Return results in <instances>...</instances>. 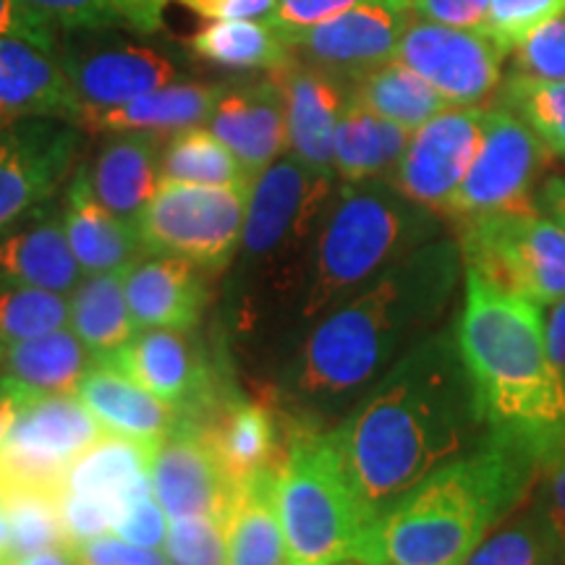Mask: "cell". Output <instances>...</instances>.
I'll return each instance as SVG.
<instances>
[{
  "instance_id": "obj_55",
  "label": "cell",
  "mask_w": 565,
  "mask_h": 565,
  "mask_svg": "<svg viewBox=\"0 0 565 565\" xmlns=\"http://www.w3.org/2000/svg\"><path fill=\"white\" fill-rule=\"evenodd\" d=\"M13 565H74L66 547H51L40 550V553H32L26 557H19V561H11Z\"/></svg>"
},
{
  "instance_id": "obj_14",
  "label": "cell",
  "mask_w": 565,
  "mask_h": 565,
  "mask_svg": "<svg viewBox=\"0 0 565 565\" xmlns=\"http://www.w3.org/2000/svg\"><path fill=\"white\" fill-rule=\"evenodd\" d=\"M508 51L484 30H456L427 19H412L401 34V61L450 105H479L500 87Z\"/></svg>"
},
{
  "instance_id": "obj_45",
  "label": "cell",
  "mask_w": 565,
  "mask_h": 565,
  "mask_svg": "<svg viewBox=\"0 0 565 565\" xmlns=\"http://www.w3.org/2000/svg\"><path fill=\"white\" fill-rule=\"evenodd\" d=\"M529 503L547 524L561 553V563L565 565V437L542 456L540 477H536Z\"/></svg>"
},
{
  "instance_id": "obj_1",
  "label": "cell",
  "mask_w": 565,
  "mask_h": 565,
  "mask_svg": "<svg viewBox=\"0 0 565 565\" xmlns=\"http://www.w3.org/2000/svg\"><path fill=\"white\" fill-rule=\"evenodd\" d=\"M463 270L458 238L440 236L322 315L282 364L278 406L301 424L333 427L414 343L443 328Z\"/></svg>"
},
{
  "instance_id": "obj_15",
  "label": "cell",
  "mask_w": 565,
  "mask_h": 565,
  "mask_svg": "<svg viewBox=\"0 0 565 565\" xmlns=\"http://www.w3.org/2000/svg\"><path fill=\"white\" fill-rule=\"evenodd\" d=\"M412 13L408 0H366L307 30L282 34V40L296 58L353 84L395 61Z\"/></svg>"
},
{
  "instance_id": "obj_31",
  "label": "cell",
  "mask_w": 565,
  "mask_h": 565,
  "mask_svg": "<svg viewBox=\"0 0 565 565\" xmlns=\"http://www.w3.org/2000/svg\"><path fill=\"white\" fill-rule=\"evenodd\" d=\"M68 328L79 335L92 362L110 364L139 330L126 299V270L84 275L68 296Z\"/></svg>"
},
{
  "instance_id": "obj_30",
  "label": "cell",
  "mask_w": 565,
  "mask_h": 565,
  "mask_svg": "<svg viewBox=\"0 0 565 565\" xmlns=\"http://www.w3.org/2000/svg\"><path fill=\"white\" fill-rule=\"evenodd\" d=\"M412 131L372 113L349 95L338 118L333 141V171L341 183L387 179L404 158Z\"/></svg>"
},
{
  "instance_id": "obj_58",
  "label": "cell",
  "mask_w": 565,
  "mask_h": 565,
  "mask_svg": "<svg viewBox=\"0 0 565 565\" xmlns=\"http://www.w3.org/2000/svg\"><path fill=\"white\" fill-rule=\"evenodd\" d=\"M335 565H364V563H359V561H343V563H335Z\"/></svg>"
},
{
  "instance_id": "obj_2",
  "label": "cell",
  "mask_w": 565,
  "mask_h": 565,
  "mask_svg": "<svg viewBox=\"0 0 565 565\" xmlns=\"http://www.w3.org/2000/svg\"><path fill=\"white\" fill-rule=\"evenodd\" d=\"M330 429L374 521L422 479L475 448L487 422L454 324L414 343Z\"/></svg>"
},
{
  "instance_id": "obj_56",
  "label": "cell",
  "mask_w": 565,
  "mask_h": 565,
  "mask_svg": "<svg viewBox=\"0 0 565 565\" xmlns=\"http://www.w3.org/2000/svg\"><path fill=\"white\" fill-rule=\"evenodd\" d=\"M19 412V398H13L11 393L0 391V454H3L6 435H9L13 419H17Z\"/></svg>"
},
{
  "instance_id": "obj_35",
  "label": "cell",
  "mask_w": 565,
  "mask_h": 565,
  "mask_svg": "<svg viewBox=\"0 0 565 565\" xmlns=\"http://www.w3.org/2000/svg\"><path fill=\"white\" fill-rule=\"evenodd\" d=\"M351 92L372 113L404 126L408 131H416L437 113L450 108V103L433 84L424 82L416 71L404 66L401 61L383 63L380 68L364 74L362 79L351 84Z\"/></svg>"
},
{
  "instance_id": "obj_44",
  "label": "cell",
  "mask_w": 565,
  "mask_h": 565,
  "mask_svg": "<svg viewBox=\"0 0 565 565\" xmlns=\"http://www.w3.org/2000/svg\"><path fill=\"white\" fill-rule=\"evenodd\" d=\"M561 13H565V0H490L484 32L511 55L515 42Z\"/></svg>"
},
{
  "instance_id": "obj_52",
  "label": "cell",
  "mask_w": 565,
  "mask_h": 565,
  "mask_svg": "<svg viewBox=\"0 0 565 565\" xmlns=\"http://www.w3.org/2000/svg\"><path fill=\"white\" fill-rule=\"evenodd\" d=\"M204 21H244L270 19L278 0H175Z\"/></svg>"
},
{
  "instance_id": "obj_17",
  "label": "cell",
  "mask_w": 565,
  "mask_h": 565,
  "mask_svg": "<svg viewBox=\"0 0 565 565\" xmlns=\"http://www.w3.org/2000/svg\"><path fill=\"white\" fill-rule=\"evenodd\" d=\"M110 364L173 406L181 419L194 424H200L223 395L192 333L181 330H137Z\"/></svg>"
},
{
  "instance_id": "obj_49",
  "label": "cell",
  "mask_w": 565,
  "mask_h": 565,
  "mask_svg": "<svg viewBox=\"0 0 565 565\" xmlns=\"http://www.w3.org/2000/svg\"><path fill=\"white\" fill-rule=\"evenodd\" d=\"M0 38L32 42L40 51L58 53L61 32L45 21L26 0H0Z\"/></svg>"
},
{
  "instance_id": "obj_57",
  "label": "cell",
  "mask_w": 565,
  "mask_h": 565,
  "mask_svg": "<svg viewBox=\"0 0 565 565\" xmlns=\"http://www.w3.org/2000/svg\"><path fill=\"white\" fill-rule=\"evenodd\" d=\"M9 542H11L9 519H6L3 505H0V561H9Z\"/></svg>"
},
{
  "instance_id": "obj_51",
  "label": "cell",
  "mask_w": 565,
  "mask_h": 565,
  "mask_svg": "<svg viewBox=\"0 0 565 565\" xmlns=\"http://www.w3.org/2000/svg\"><path fill=\"white\" fill-rule=\"evenodd\" d=\"M419 19L456 30H484L490 0H408Z\"/></svg>"
},
{
  "instance_id": "obj_22",
  "label": "cell",
  "mask_w": 565,
  "mask_h": 565,
  "mask_svg": "<svg viewBox=\"0 0 565 565\" xmlns=\"http://www.w3.org/2000/svg\"><path fill=\"white\" fill-rule=\"evenodd\" d=\"M207 278L189 259L145 254L126 270V299L137 328L194 333L210 303Z\"/></svg>"
},
{
  "instance_id": "obj_9",
  "label": "cell",
  "mask_w": 565,
  "mask_h": 565,
  "mask_svg": "<svg viewBox=\"0 0 565 565\" xmlns=\"http://www.w3.org/2000/svg\"><path fill=\"white\" fill-rule=\"evenodd\" d=\"M463 265L536 307L565 296V231L534 207L461 223Z\"/></svg>"
},
{
  "instance_id": "obj_53",
  "label": "cell",
  "mask_w": 565,
  "mask_h": 565,
  "mask_svg": "<svg viewBox=\"0 0 565 565\" xmlns=\"http://www.w3.org/2000/svg\"><path fill=\"white\" fill-rule=\"evenodd\" d=\"M542 312H545V338L550 356H553L555 366L565 377V296L561 301L550 303Z\"/></svg>"
},
{
  "instance_id": "obj_4",
  "label": "cell",
  "mask_w": 565,
  "mask_h": 565,
  "mask_svg": "<svg viewBox=\"0 0 565 565\" xmlns=\"http://www.w3.org/2000/svg\"><path fill=\"white\" fill-rule=\"evenodd\" d=\"M454 328L487 429L524 437L545 456L565 437V377L550 356L542 307L466 267Z\"/></svg>"
},
{
  "instance_id": "obj_26",
  "label": "cell",
  "mask_w": 565,
  "mask_h": 565,
  "mask_svg": "<svg viewBox=\"0 0 565 565\" xmlns=\"http://www.w3.org/2000/svg\"><path fill=\"white\" fill-rule=\"evenodd\" d=\"M87 171L97 200L137 228L162 181V137L147 131L105 134Z\"/></svg>"
},
{
  "instance_id": "obj_8",
  "label": "cell",
  "mask_w": 565,
  "mask_h": 565,
  "mask_svg": "<svg viewBox=\"0 0 565 565\" xmlns=\"http://www.w3.org/2000/svg\"><path fill=\"white\" fill-rule=\"evenodd\" d=\"M252 183L202 186L160 181L137 225L145 254L181 257L207 275H225L242 244Z\"/></svg>"
},
{
  "instance_id": "obj_23",
  "label": "cell",
  "mask_w": 565,
  "mask_h": 565,
  "mask_svg": "<svg viewBox=\"0 0 565 565\" xmlns=\"http://www.w3.org/2000/svg\"><path fill=\"white\" fill-rule=\"evenodd\" d=\"M84 280L63 228L61 202L47 204L0 236V286L71 296Z\"/></svg>"
},
{
  "instance_id": "obj_60",
  "label": "cell",
  "mask_w": 565,
  "mask_h": 565,
  "mask_svg": "<svg viewBox=\"0 0 565 565\" xmlns=\"http://www.w3.org/2000/svg\"><path fill=\"white\" fill-rule=\"evenodd\" d=\"M0 565H13L11 561H0Z\"/></svg>"
},
{
  "instance_id": "obj_43",
  "label": "cell",
  "mask_w": 565,
  "mask_h": 565,
  "mask_svg": "<svg viewBox=\"0 0 565 565\" xmlns=\"http://www.w3.org/2000/svg\"><path fill=\"white\" fill-rule=\"evenodd\" d=\"M511 58L513 74L547 82L565 79V13L545 21L515 42Z\"/></svg>"
},
{
  "instance_id": "obj_21",
  "label": "cell",
  "mask_w": 565,
  "mask_h": 565,
  "mask_svg": "<svg viewBox=\"0 0 565 565\" xmlns=\"http://www.w3.org/2000/svg\"><path fill=\"white\" fill-rule=\"evenodd\" d=\"M270 76L280 84L286 100L288 152L317 173L335 175L333 141L351 84L296 55Z\"/></svg>"
},
{
  "instance_id": "obj_34",
  "label": "cell",
  "mask_w": 565,
  "mask_h": 565,
  "mask_svg": "<svg viewBox=\"0 0 565 565\" xmlns=\"http://www.w3.org/2000/svg\"><path fill=\"white\" fill-rule=\"evenodd\" d=\"M194 58L231 71H278L294 58L282 34L265 19L210 21L189 40Z\"/></svg>"
},
{
  "instance_id": "obj_37",
  "label": "cell",
  "mask_w": 565,
  "mask_h": 565,
  "mask_svg": "<svg viewBox=\"0 0 565 565\" xmlns=\"http://www.w3.org/2000/svg\"><path fill=\"white\" fill-rule=\"evenodd\" d=\"M162 181L202 183V186H244L254 179L236 154L207 126H192L162 145Z\"/></svg>"
},
{
  "instance_id": "obj_5",
  "label": "cell",
  "mask_w": 565,
  "mask_h": 565,
  "mask_svg": "<svg viewBox=\"0 0 565 565\" xmlns=\"http://www.w3.org/2000/svg\"><path fill=\"white\" fill-rule=\"evenodd\" d=\"M440 236V212L412 202L387 179L338 181L317 228L307 280L294 309L296 324L309 328L406 254Z\"/></svg>"
},
{
  "instance_id": "obj_6",
  "label": "cell",
  "mask_w": 565,
  "mask_h": 565,
  "mask_svg": "<svg viewBox=\"0 0 565 565\" xmlns=\"http://www.w3.org/2000/svg\"><path fill=\"white\" fill-rule=\"evenodd\" d=\"M338 186L286 152L254 179L242 244L228 275L238 320L259 322L270 309H296L312 244Z\"/></svg>"
},
{
  "instance_id": "obj_7",
  "label": "cell",
  "mask_w": 565,
  "mask_h": 565,
  "mask_svg": "<svg viewBox=\"0 0 565 565\" xmlns=\"http://www.w3.org/2000/svg\"><path fill=\"white\" fill-rule=\"evenodd\" d=\"M275 498L288 565L353 561L374 524L330 427L291 419Z\"/></svg>"
},
{
  "instance_id": "obj_24",
  "label": "cell",
  "mask_w": 565,
  "mask_h": 565,
  "mask_svg": "<svg viewBox=\"0 0 565 565\" xmlns=\"http://www.w3.org/2000/svg\"><path fill=\"white\" fill-rule=\"evenodd\" d=\"M61 215L66 238L84 275L124 273L145 257L139 228L116 217L97 200L87 162H79L63 189Z\"/></svg>"
},
{
  "instance_id": "obj_33",
  "label": "cell",
  "mask_w": 565,
  "mask_h": 565,
  "mask_svg": "<svg viewBox=\"0 0 565 565\" xmlns=\"http://www.w3.org/2000/svg\"><path fill=\"white\" fill-rule=\"evenodd\" d=\"M278 475L265 471L238 484L228 521L225 565H288L278 515Z\"/></svg>"
},
{
  "instance_id": "obj_20",
  "label": "cell",
  "mask_w": 565,
  "mask_h": 565,
  "mask_svg": "<svg viewBox=\"0 0 565 565\" xmlns=\"http://www.w3.org/2000/svg\"><path fill=\"white\" fill-rule=\"evenodd\" d=\"M207 129L236 154L244 171L257 179L288 152L286 100L270 74L252 82H223Z\"/></svg>"
},
{
  "instance_id": "obj_42",
  "label": "cell",
  "mask_w": 565,
  "mask_h": 565,
  "mask_svg": "<svg viewBox=\"0 0 565 565\" xmlns=\"http://www.w3.org/2000/svg\"><path fill=\"white\" fill-rule=\"evenodd\" d=\"M162 553L168 557V565H225L228 557L225 521L210 515L173 519Z\"/></svg>"
},
{
  "instance_id": "obj_38",
  "label": "cell",
  "mask_w": 565,
  "mask_h": 565,
  "mask_svg": "<svg viewBox=\"0 0 565 565\" xmlns=\"http://www.w3.org/2000/svg\"><path fill=\"white\" fill-rule=\"evenodd\" d=\"M466 565H563L557 545L542 515L532 503L519 511L484 536V542L471 553Z\"/></svg>"
},
{
  "instance_id": "obj_47",
  "label": "cell",
  "mask_w": 565,
  "mask_h": 565,
  "mask_svg": "<svg viewBox=\"0 0 565 565\" xmlns=\"http://www.w3.org/2000/svg\"><path fill=\"white\" fill-rule=\"evenodd\" d=\"M168 529H171V519H168L160 500L154 498V490H150L126 503L121 519L113 526V534L131 542V545L162 550L168 540Z\"/></svg>"
},
{
  "instance_id": "obj_39",
  "label": "cell",
  "mask_w": 565,
  "mask_h": 565,
  "mask_svg": "<svg viewBox=\"0 0 565 565\" xmlns=\"http://www.w3.org/2000/svg\"><path fill=\"white\" fill-rule=\"evenodd\" d=\"M498 105L515 113L553 158L565 160V79H532L511 71L500 87Z\"/></svg>"
},
{
  "instance_id": "obj_46",
  "label": "cell",
  "mask_w": 565,
  "mask_h": 565,
  "mask_svg": "<svg viewBox=\"0 0 565 565\" xmlns=\"http://www.w3.org/2000/svg\"><path fill=\"white\" fill-rule=\"evenodd\" d=\"M61 515L66 545H71V542H87L95 540V536L110 534L116 521L121 519V508L113 505L110 500L95 498V494L63 492Z\"/></svg>"
},
{
  "instance_id": "obj_61",
  "label": "cell",
  "mask_w": 565,
  "mask_h": 565,
  "mask_svg": "<svg viewBox=\"0 0 565 565\" xmlns=\"http://www.w3.org/2000/svg\"><path fill=\"white\" fill-rule=\"evenodd\" d=\"M0 121H3V118H0Z\"/></svg>"
},
{
  "instance_id": "obj_11",
  "label": "cell",
  "mask_w": 565,
  "mask_h": 565,
  "mask_svg": "<svg viewBox=\"0 0 565 565\" xmlns=\"http://www.w3.org/2000/svg\"><path fill=\"white\" fill-rule=\"evenodd\" d=\"M103 435L100 422L76 393L19 401L0 454V484L6 492L63 494L71 466Z\"/></svg>"
},
{
  "instance_id": "obj_40",
  "label": "cell",
  "mask_w": 565,
  "mask_h": 565,
  "mask_svg": "<svg viewBox=\"0 0 565 565\" xmlns=\"http://www.w3.org/2000/svg\"><path fill=\"white\" fill-rule=\"evenodd\" d=\"M3 513L9 519V561H19L40 550L66 547L61 494L13 490L3 494Z\"/></svg>"
},
{
  "instance_id": "obj_3",
  "label": "cell",
  "mask_w": 565,
  "mask_h": 565,
  "mask_svg": "<svg viewBox=\"0 0 565 565\" xmlns=\"http://www.w3.org/2000/svg\"><path fill=\"white\" fill-rule=\"evenodd\" d=\"M542 454L524 437L487 429L482 440L422 479L366 532L364 565H466L508 515L532 498Z\"/></svg>"
},
{
  "instance_id": "obj_32",
  "label": "cell",
  "mask_w": 565,
  "mask_h": 565,
  "mask_svg": "<svg viewBox=\"0 0 565 565\" xmlns=\"http://www.w3.org/2000/svg\"><path fill=\"white\" fill-rule=\"evenodd\" d=\"M152 448L121 435L105 433L71 466L63 492H84L124 508L152 490Z\"/></svg>"
},
{
  "instance_id": "obj_48",
  "label": "cell",
  "mask_w": 565,
  "mask_h": 565,
  "mask_svg": "<svg viewBox=\"0 0 565 565\" xmlns=\"http://www.w3.org/2000/svg\"><path fill=\"white\" fill-rule=\"evenodd\" d=\"M66 550L74 565H168L162 550L131 545L113 532L87 542H71Z\"/></svg>"
},
{
  "instance_id": "obj_18",
  "label": "cell",
  "mask_w": 565,
  "mask_h": 565,
  "mask_svg": "<svg viewBox=\"0 0 565 565\" xmlns=\"http://www.w3.org/2000/svg\"><path fill=\"white\" fill-rule=\"evenodd\" d=\"M152 490L168 519L228 521L238 487L212 454L207 437L192 422H183L152 448Z\"/></svg>"
},
{
  "instance_id": "obj_16",
  "label": "cell",
  "mask_w": 565,
  "mask_h": 565,
  "mask_svg": "<svg viewBox=\"0 0 565 565\" xmlns=\"http://www.w3.org/2000/svg\"><path fill=\"white\" fill-rule=\"evenodd\" d=\"M487 108L450 105L412 131L391 183L422 207L445 217L484 137Z\"/></svg>"
},
{
  "instance_id": "obj_13",
  "label": "cell",
  "mask_w": 565,
  "mask_h": 565,
  "mask_svg": "<svg viewBox=\"0 0 565 565\" xmlns=\"http://www.w3.org/2000/svg\"><path fill=\"white\" fill-rule=\"evenodd\" d=\"M550 158L553 154L515 113L503 105L487 108L482 145L445 217L466 223L498 212L534 207Z\"/></svg>"
},
{
  "instance_id": "obj_10",
  "label": "cell",
  "mask_w": 565,
  "mask_h": 565,
  "mask_svg": "<svg viewBox=\"0 0 565 565\" xmlns=\"http://www.w3.org/2000/svg\"><path fill=\"white\" fill-rule=\"evenodd\" d=\"M55 58L82 100L84 116L118 108L192 74L189 55L171 42L124 30L61 32Z\"/></svg>"
},
{
  "instance_id": "obj_41",
  "label": "cell",
  "mask_w": 565,
  "mask_h": 565,
  "mask_svg": "<svg viewBox=\"0 0 565 565\" xmlns=\"http://www.w3.org/2000/svg\"><path fill=\"white\" fill-rule=\"evenodd\" d=\"M68 324V296L26 286H0V351Z\"/></svg>"
},
{
  "instance_id": "obj_19",
  "label": "cell",
  "mask_w": 565,
  "mask_h": 565,
  "mask_svg": "<svg viewBox=\"0 0 565 565\" xmlns=\"http://www.w3.org/2000/svg\"><path fill=\"white\" fill-rule=\"evenodd\" d=\"M196 427L236 487L265 471L278 475L291 435V419L278 401L267 404L242 393H223Z\"/></svg>"
},
{
  "instance_id": "obj_28",
  "label": "cell",
  "mask_w": 565,
  "mask_h": 565,
  "mask_svg": "<svg viewBox=\"0 0 565 565\" xmlns=\"http://www.w3.org/2000/svg\"><path fill=\"white\" fill-rule=\"evenodd\" d=\"M92 364L89 351L66 324L0 351V391L19 401L76 393Z\"/></svg>"
},
{
  "instance_id": "obj_12",
  "label": "cell",
  "mask_w": 565,
  "mask_h": 565,
  "mask_svg": "<svg viewBox=\"0 0 565 565\" xmlns=\"http://www.w3.org/2000/svg\"><path fill=\"white\" fill-rule=\"evenodd\" d=\"M82 145V126L61 118L0 121V236L63 194Z\"/></svg>"
},
{
  "instance_id": "obj_36",
  "label": "cell",
  "mask_w": 565,
  "mask_h": 565,
  "mask_svg": "<svg viewBox=\"0 0 565 565\" xmlns=\"http://www.w3.org/2000/svg\"><path fill=\"white\" fill-rule=\"evenodd\" d=\"M58 32L124 30L154 38L166 30L171 0H26Z\"/></svg>"
},
{
  "instance_id": "obj_25",
  "label": "cell",
  "mask_w": 565,
  "mask_h": 565,
  "mask_svg": "<svg viewBox=\"0 0 565 565\" xmlns=\"http://www.w3.org/2000/svg\"><path fill=\"white\" fill-rule=\"evenodd\" d=\"M30 116L82 126L84 105L55 55L32 42L0 38V118Z\"/></svg>"
},
{
  "instance_id": "obj_29",
  "label": "cell",
  "mask_w": 565,
  "mask_h": 565,
  "mask_svg": "<svg viewBox=\"0 0 565 565\" xmlns=\"http://www.w3.org/2000/svg\"><path fill=\"white\" fill-rule=\"evenodd\" d=\"M221 89L223 82L204 84L181 79L147 92V95L118 105V108L87 113L82 129L97 134L147 131L158 134V137H173V134L192 129V126H207Z\"/></svg>"
},
{
  "instance_id": "obj_59",
  "label": "cell",
  "mask_w": 565,
  "mask_h": 565,
  "mask_svg": "<svg viewBox=\"0 0 565 565\" xmlns=\"http://www.w3.org/2000/svg\"><path fill=\"white\" fill-rule=\"evenodd\" d=\"M3 494H6V490H3V484H0V505H3Z\"/></svg>"
},
{
  "instance_id": "obj_27",
  "label": "cell",
  "mask_w": 565,
  "mask_h": 565,
  "mask_svg": "<svg viewBox=\"0 0 565 565\" xmlns=\"http://www.w3.org/2000/svg\"><path fill=\"white\" fill-rule=\"evenodd\" d=\"M76 395L108 435L154 448L181 424V414L113 364H92Z\"/></svg>"
},
{
  "instance_id": "obj_50",
  "label": "cell",
  "mask_w": 565,
  "mask_h": 565,
  "mask_svg": "<svg viewBox=\"0 0 565 565\" xmlns=\"http://www.w3.org/2000/svg\"><path fill=\"white\" fill-rule=\"evenodd\" d=\"M359 3H366V0H278L273 17L267 21L280 34H288L333 19Z\"/></svg>"
},
{
  "instance_id": "obj_54",
  "label": "cell",
  "mask_w": 565,
  "mask_h": 565,
  "mask_svg": "<svg viewBox=\"0 0 565 565\" xmlns=\"http://www.w3.org/2000/svg\"><path fill=\"white\" fill-rule=\"evenodd\" d=\"M534 204L565 231V175H550L542 181L536 189Z\"/></svg>"
}]
</instances>
